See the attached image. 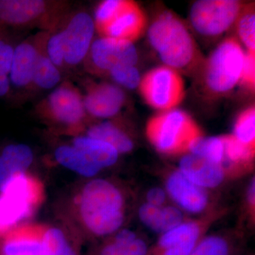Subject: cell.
<instances>
[{
    "label": "cell",
    "instance_id": "cell-1",
    "mask_svg": "<svg viewBox=\"0 0 255 255\" xmlns=\"http://www.w3.org/2000/svg\"><path fill=\"white\" fill-rule=\"evenodd\" d=\"M127 211V198L122 188L109 179H92L72 197L68 223L77 238L109 237L123 226Z\"/></svg>",
    "mask_w": 255,
    "mask_h": 255
},
{
    "label": "cell",
    "instance_id": "cell-2",
    "mask_svg": "<svg viewBox=\"0 0 255 255\" xmlns=\"http://www.w3.org/2000/svg\"><path fill=\"white\" fill-rule=\"evenodd\" d=\"M147 38L164 65L180 70H190L199 58L194 38L182 20L169 11L156 16L147 31Z\"/></svg>",
    "mask_w": 255,
    "mask_h": 255
},
{
    "label": "cell",
    "instance_id": "cell-3",
    "mask_svg": "<svg viewBox=\"0 0 255 255\" xmlns=\"http://www.w3.org/2000/svg\"><path fill=\"white\" fill-rule=\"evenodd\" d=\"M44 185L32 174H18L1 191L0 237L31 218L44 200Z\"/></svg>",
    "mask_w": 255,
    "mask_h": 255
},
{
    "label": "cell",
    "instance_id": "cell-4",
    "mask_svg": "<svg viewBox=\"0 0 255 255\" xmlns=\"http://www.w3.org/2000/svg\"><path fill=\"white\" fill-rule=\"evenodd\" d=\"M67 13L63 1L0 0V29L12 31L39 26L54 29Z\"/></svg>",
    "mask_w": 255,
    "mask_h": 255
},
{
    "label": "cell",
    "instance_id": "cell-5",
    "mask_svg": "<svg viewBox=\"0 0 255 255\" xmlns=\"http://www.w3.org/2000/svg\"><path fill=\"white\" fill-rule=\"evenodd\" d=\"M146 132L157 150L169 155L187 152L191 142L202 135L194 119L185 112L176 109L151 118Z\"/></svg>",
    "mask_w": 255,
    "mask_h": 255
},
{
    "label": "cell",
    "instance_id": "cell-6",
    "mask_svg": "<svg viewBox=\"0 0 255 255\" xmlns=\"http://www.w3.org/2000/svg\"><path fill=\"white\" fill-rule=\"evenodd\" d=\"M246 52L235 38H226L216 47L206 63V86L216 94L231 91L241 82Z\"/></svg>",
    "mask_w": 255,
    "mask_h": 255
},
{
    "label": "cell",
    "instance_id": "cell-7",
    "mask_svg": "<svg viewBox=\"0 0 255 255\" xmlns=\"http://www.w3.org/2000/svg\"><path fill=\"white\" fill-rule=\"evenodd\" d=\"M42 118L67 131L79 132L86 119L83 96L70 82H65L52 90L38 105Z\"/></svg>",
    "mask_w": 255,
    "mask_h": 255
},
{
    "label": "cell",
    "instance_id": "cell-8",
    "mask_svg": "<svg viewBox=\"0 0 255 255\" xmlns=\"http://www.w3.org/2000/svg\"><path fill=\"white\" fill-rule=\"evenodd\" d=\"M138 87L146 103L162 112L175 110L185 95V84L182 75L165 65L147 72Z\"/></svg>",
    "mask_w": 255,
    "mask_h": 255
},
{
    "label": "cell",
    "instance_id": "cell-9",
    "mask_svg": "<svg viewBox=\"0 0 255 255\" xmlns=\"http://www.w3.org/2000/svg\"><path fill=\"white\" fill-rule=\"evenodd\" d=\"M242 11L243 5L236 0H199L191 6L190 21L203 36H220L237 21Z\"/></svg>",
    "mask_w": 255,
    "mask_h": 255
},
{
    "label": "cell",
    "instance_id": "cell-10",
    "mask_svg": "<svg viewBox=\"0 0 255 255\" xmlns=\"http://www.w3.org/2000/svg\"><path fill=\"white\" fill-rule=\"evenodd\" d=\"M63 33L65 68H76L85 63L95 33L93 16L86 11H74L63 18Z\"/></svg>",
    "mask_w": 255,
    "mask_h": 255
},
{
    "label": "cell",
    "instance_id": "cell-11",
    "mask_svg": "<svg viewBox=\"0 0 255 255\" xmlns=\"http://www.w3.org/2000/svg\"><path fill=\"white\" fill-rule=\"evenodd\" d=\"M138 53L132 42L103 36L94 39L85 63L96 72L108 73L124 65L135 66Z\"/></svg>",
    "mask_w": 255,
    "mask_h": 255
},
{
    "label": "cell",
    "instance_id": "cell-12",
    "mask_svg": "<svg viewBox=\"0 0 255 255\" xmlns=\"http://www.w3.org/2000/svg\"><path fill=\"white\" fill-rule=\"evenodd\" d=\"M208 223L204 221H184L163 233L150 255H190L204 236Z\"/></svg>",
    "mask_w": 255,
    "mask_h": 255
},
{
    "label": "cell",
    "instance_id": "cell-13",
    "mask_svg": "<svg viewBox=\"0 0 255 255\" xmlns=\"http://www.w3.org/2000/svg\"><path fill=\"white\" fill-rule=\"evenodd\" d=\"M42 32L16 44L9 73L11 90H30L41 47Z\"/></svg>",
    "mask_w": 255,
    "mask_h": 255
},
{
    "label": "cell",
    "instance_id": "cell-14",
    "mask_svg": "<svg viewBox=\"0 0 255 255\" xmlns=\"http://www.w3.org/2000/svg\"><path fill=\"white\" fill-rule=\"evenodd\" d=\"M83 103L87 115L97 119H110L122 111L126 103V95L118 85L100 82L87 87Z\"/></svg>",
    "mask_w": 255,
    "mask_h": 255
},
{
    "label": "cell",
    "instance_id": "cell-15",
    "mask_svg": "<svg viewBox=\"0 0 255 255\" xmlns=\"http://www.w3.org/2000/svg\"><path fill=\"white\" fill-rule=\"evenodd\" d=\"M165 191L182 211L201 214L209 207L207 190L191 182L178 169L171 172L166 179Z\"/></svg>",
    "mask_w": 255,
    "mask_h": 255
},
{
    "label": "cell",
    "instance_id": "cell-16",
    "mask_svg": "<svg viewBox=\"0 0 255 255\" xmlns=\"http://www.w3.org/2000/svg\"><path fill=\"white\" fill-rule=\"evenodd\" d=\"M48 226L22 223L0 237V255H40Z\"/></svg>",
    "mask_w": 255,
    "mask_h": 255
},
{
    "label": "cell",
    "instance_id": "cell-17",
    "mask_svg": "<svg viewBox=\"0 0 255 255\" xmlns=\"http://www.w3.org/2000/svg\"><path fill=\"white\" fill-rule=\"evenodd\" d=\"M146 23L145 13L140 6L134 1L127 0L118 14L100 33L103 36L133 43L145 31Z\"/></svg>",
    "mask_w": 255,
    "mask_h": 255
},
{
    "label": "cell",
    "instance_id": "cell-18",
    "mask_svg": "<svg viewBox=\"0 0 255 255\" xmlns=\"http://www.w3.org/2000/svg\"><path fill=\"white\" fill-rule=\"evenodd\" d=\"M178 170L191 182L205 189L219 187L226 177V169L223 164L191 153L180 159Z\"/></svg>",
    "mask_w": 255,
    "mask_h": 255
},
{
    "label": "cell",
    "instance_id": "cell-19",
    "mask_svg": "<svg viewBox=\"0 0 255 255\" xmlns=\"http://www.w3.org/2000/svg\"><path fill=\"white\" fill-rule=\"evenodd\" d=\"M33 150L25 144H10L0 153V191L15 176L24 173L33 163Z\"/></svg>",
    "mask_w": 255,
    "mask_h": 255
},
{
    "label": "cell",
    "instance_id": "cell-20",
    "mask_svg": "<svg viewBox=\"0 0 255 255\" xmlns=\"http://www.w3.org/2000/svg\"><path fill=\"white\" fill-rule=\"evenodd\" d=\"M95 255H150V248L136 233L122 229L110 236Z\"/></svg>",
    "mask_w": 255,
    "mask_h": 255
},
{
    "label": "cell",
    "instance_id": "cell-21",
    "mask_svg": "<svg viewBox=\"0 0 255 255\" xmlns=\"http://www.w3.org/2000/svg\"><path fill=\"white\" fill-rule=\"evenodd\" d=\"M72 145L85 154L101 170L112 167L119 159V153L113 146L87 135L74 137Z\"/></svg>",
    "mask_w": 255,
    "mask_h": 255
},
{
    "label": "cell",
    "instance_id": "cell-22",
    "mask_svg": "<svg viewBox=\"0 0 255 255\" xmlns=\"http://www.w3.org/2000/svg\"><path fill=\"white\" fill-rule=\"evenodd\" d=\"M46 36V32H42L39 55L31 87L39 91L54 90L62 81L61 70L50 61L45 51Z\"/></svg>",
    "mask_w": 255,
    "mask_h": 255
},
{
    "label": "cell",
    "instance_id": "cell-23",
    "mask_svg": "<svg viewBox=\"0 0 255 255\" xmlns=\"http://www.w3.org/2000/svg\"><path fill=\"white\" fill-rule=\"evenodd\" d=\"M86 135L98 139L113 146L120 154H127L132 150L133 142L130 137L114 122H102L88 128Z\"/></svg>",
    "mask_w": 255,
    "mask_h": 255
},
{
    "label": "cell",
    "instance_id": "cell-24",
    "mask_svg": "<svg viewBox=\"0 0 255 255\" xmlns=\"http://www.w3.org/2000/svg\"><path fill=\"white\" fill-rule=\"evenodd\" d=\"M54 155L55 160L60 165L84 177H95L102 171L72 144L58 146Z\"/></svg>",
    "mask_w": 255,
    "mask_h": 255
},
{
    "label": "cell",
    "instance_id": "cell-25",
    "mask_svg": "<svg viewBox=\"0 0 255 255\" xmlns=\"http://www.w3.org/2000/svg\"><path fill=\"white\" fill-rule=\"evenodd\" d=\"M40 255H80L75 240L58 227L48 226L43 241Z\"/></svg>",
    "mask_w": 255,
    "mask_h": 255
},
{
    "label": "cell",
    "instance_id": "cell-26",
    "mask_svg": "<svg viewBox=\"0 0 255 255\" xmlns=\"http://www.w3.org/2000/svg\"><path fill=\"white\" fill-rule=\"evenodd\" d=\"M16 44L11 32L0 29V99H6L11 93L9 73Z\"/></svg>",
    "mask_w": 255,
    "mask_h": 255
},
{
    "label": "cell",
    "instance_id": "cell-27",
    "mask_svg": "<svg viewBox=\"0 0 255 255\" xmlns=\"http://www.w3.org/2000/svg\"><path fill=\"white\" fill-rule=\"evenodd\" d=\"M189 153L208 159L215 163L223 164L224 162V145L222 137H196L188 149Z\"/></svg>",
    "mask_w": 255,
    "mask_h": 255
},
{
    "label": "cell",
    "instance_id": "cell-28",
    "mask_svg": "<svg viewBox=\"0 0 255 255\" xmlns=\"http://www.w3.org/2000/svg\"><path fill=\"white\" fill-rule=\"evenodd\" d=\"M236 246L226 236L211 235L201 238L190 255H234Z\"/></svg>",
    "mask_w": 255,
    "mask_h": 255
},
{
    "label": "cell",
    "instance_id": "cell-29",
    "mask_svg": "<svg viewBox=\"0 0 255 255\" xmlns=\"http://www.w3.org/2000/svg\"><path fill=\"white\" fill-rule=\"evenodd\" d=\"M222 139L224 145V162L228 161L229 163L236 165L250 162L254 157L255 147L243 143L233 135H224Z\"/></svg>",
    "mask_w": 255,
    "mask_h": 255
},
{
    "label": "cell",
    "instance_id": "cell-30",
    "mask_svg": "<svg viewBox=\"0 0 255 255\" xmlns=\"http://www.w3.org/2000/svg\"><path fill=\"white\" fill-rule=\"evenodd\" d=\"M233 135L243 143L255 147V110L254 107L246 109L238 116L235 124Z\"/></svg>",
    "mask_w": 255,
    "mask_h": 255
},
{
    "label": "cell",
    "instance_id": "cell-31",
    "mask_svg": "<svg viewBox=\"0 0 255 255\" xmlns=\"http://www.w3.org/2000/svg\"><path fill=\"white\" fill-rule=\"evenodd\" d=\"M45 51L47 56L60 70L65 68L63 33L60 28L46 32Z\"/></svg>",
    "mask_w": 255,
    "mask_h": 255
},
{
    "label": "cell",
    "instance_id": "cell-32",
    "mask_svg": "<svg viewBox=\"0 0 255 255\" xmlns=\"http://www.w3.org/2000/svg\"><path fill=\"white\" fill-rule=\"evenodd\" d=\"M240 40L248 51L255 52V14L253 9H243L237 21Z\"/></svg>",
    "mask_w": 255,
    "mask_h": 255
},
{
    "label": "cell",
    "instance_id": "cell-33",
    "mask_svg": "<svg viewBox=\"0 0 255 255\" xmlns=\"http://www.w3.org/2000/svg\"><path fill=\"white\" fill-rule=\"evenodd\" d=\"M127 0H105L96 8L93 19L96 29L102 31L118 14Z\"/></svg>",
    "mask_w": 255,
    "mask_h": 255
},
{
    "label": "cell",
    "instance_id": "cell-34",
    "mask_svg": "<svg viewBox=\"0 0 255 255\" xmlns=\"http://www.w3.org/2000/svg\"><path fill=\"white\" fill-rule=\"evenodd\" d=\"M111 78L118 86L133 90L140 85L141 77L136 67L134 65H124L112 69L108 73Z\"/></svg>",
    "mask_w": 255,
    "mask_h": 255
},
{
    "label": "cell",
    "instance_id": "cell-35",
    "mask_svg": "<svg viewBox=\"0 0 255 255\" xmlns=\"http://www.w3.org/2000/svg\"><path fill=\"white\" fill-rule=\"evenodd\" d=\"M139 219L142 224L155 233H163V210L144 203L138 210Z\"/></svg>",
    "mask_w": 255,
    "mask_h": 255
},
{
    "label": "cell",
    "instance_id": "cell-36",
    "mask_svg": "<svg viewBox=\"0 0 255 255\" xmlns=\"http://www.w3.org/2000/svg\"><path fill=\"white\" fill-rule=\"evenodd\" d=\"M241 82L243 85L254 88L255 83V52L247 51L245 55L244 63L242 70Z\"/></svg>",
    "mask_w": 255,
    "mask_h": 255
},
{
    "label": "cell",
    "instance_id": "cell-37",
    "mask_svg": "<svg viewBox=\"0 0 255 255\" xmlns=\"http://www.w3.org/2000/svg\"><path fill=\"white\" fill-rule=\"evenodd\" d=\"M167 196L165 189L160 187L151 188L146 194L145 203L150 205L162 207L167 205Z\"/></svg>",
    "mask_w": 255,
    "mask_h": 255
},
{
    "label": "cell",
    "instance_id": "cell-38",
    "mask_svg": "<svg viewBox=\"0 0 255 255\" xmlns=\"http://www.w3.org/2000/svg\"><path fill=\"white\" fill-rule=\"evenodd\" d=\"M255 181L254 178L251 181L249 187H248V200L249 202L250 206L251 207H254L255 202Z\"/></svg>",
    "mask_w": 255,
    "mask_h": 255
}]
</instances>
